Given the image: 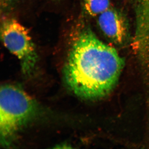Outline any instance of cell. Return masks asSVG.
Segmentation results:
<instances>
[{"instance_id": "obj_1", "label": "cell", "mask_w": 149, "mask_h": 149, "mask_svg": "<svg viewBox=\"0 0 149 149\" xmlns=\"http://www.w3.org/2000/svg\"><path fill=\"white\" fill-rule=\"evenodd\" d=\"M123 65L114 48L85 29L72 45L65 66V79L76 95L87 100L100 99L114 88Z\"/></svg>"}, {"instance_id": "obj_2", "label": "cell", "mask_w": 149, "mask_h": 149, "mask_svg": "<svg viewBox=\"0 0 149 149\" xmlns=\"http://www.w3.org/2000/svg\"><path fill=\"white\" fill-rule=\"evenodd\" d=\"M37 104L16 85L5 84L0 91L1 143L9 146L20 128L33 119L37 112Z\"/></svg>"}, {"instance_id": "obj_3", "label": "cell", "mask_w": 149, "mask_h": 149, "mask_svg": "<svg viewBox=\"0 0 149 149\" xmlns=\"http://www.w3.org/2000/svg\"><path fill=\"white\" fill-rule=\"evenodd\" d=\"M1 32L5 47L18 58L24 74H31L38 56L29 30L15 19H8L3 21Z\"/></svg>"}, {"instance_id": "obj_4", "label": "cell", "mask_w": 149, "mask_h": 149, "mask_svg": "<svg viewBox=\"0 0 149 149\" xmlns=\"http://www.w3.org/2000/svg\"><path fill=\"white\" fill-rule=\"evenodd\" d=\"M98 23L102 32L116 44L125 42L128 34L124 17L116 10L109 8L99 15Z\"/></svg>"}, {"instance_id": "obj_5", "label": "cell", "mask_w": 149, "mask_h": 149, "mask_svg": "<svg viewBox=\"0 0 149 149\" xmlns=\"http://www.w3.org/2000/svg\"><path fill=\"white\" fill-rule=\"evenodd\" d=\"M86 12L92 16H96L110 8V0H83Z\"/></svg>"}, {"instance_id": "obj_6", "label": "cell", "mask_w": 149, "mask_h": 149, "mask_svg": "<svg viewBox=\"0 0 149 149\" xmlns=\"http://www.w3.org/2000/svg\"><path fill=\"white\" fill-rule=\"evenodd\" d=\"M138 14L142 18L149 21V0H137Z\"/></svg>"}, {"instance_id": "obj_7", "label": "cell", "mask_w": 149, "mask_h": 149, "mask_svg": "<svg viewBox=\"0 0 149 149\" xmlns=\"http://www.w3.org/2000/svg\"><path fill=\"white\" fill-rule=\"evenodd\" d=\"M13 1V0H1V6L4 8H5L9 5Z\"/></svg>"}]
</instances>
